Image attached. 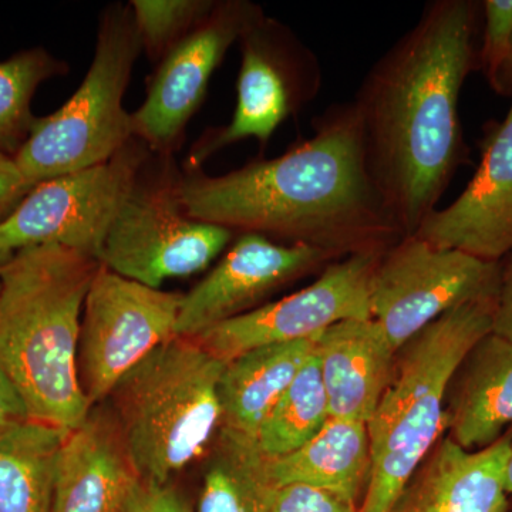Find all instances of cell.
Masks as SVG:
<instances>
[{"instance_id":"52a82bcc","label":"cell","mask_w":512,"mask_h":512,"mask_svg":"<svg viewBox=\"0 0 512 512\" xmlns=\"http://www.w3.org/2000/svg\"><path fill=\"white\" fill-rule=\"evenodd\" d=\"M174 157L151 154L111 225L99 262L124 278L161 289L204 271L237 232L195 220L180 195Z\"/></svg>"},{"instance_id":"2e32d148","label":"cell","mask_w":512,"mask_h":512,"mask_svg":"<svg viewBox=\"0 0 512 512\" xmlns=\"http://www.w3.org/2000/svg\"><path fill=\"white\" fill-rule=\"evenodd\" d=\"M512 437L468 451L443 437L390 512H508L505 464Z\"/></svg>"},{"instance_id":"4fadbf2b","label":"cell","mask_w":512,"mask_h":512,"mask_svg":"<svg viewBox=\"0 0 512 512\" xmlns=\"http://www.w3.org/2000/svg\"><path fill=\"white\" fill-rule=\"evenodd\" d=\"M264 9L249 0H217L200 25L160 60L146 100L131 113V131L156 156L174 157L185 128L228 50Z\"/></svg>"},{"instance_id":"ac0fdd59","label":"cell","mask_w":512,"mask_h":512,"mask_svg":"<svg viewBox=\"0 0 512 512\" xmlns=\"http://www.w3.org/2000/svg\"><path fill=\"white\" fill-rule=\"evenodd\" d=\"M137 481L116 426L92 413L64 443L50 512H124Z\"/></svg>"},{"instance_id":"4316f807","label":"cell","mask_w":512,"mask_h":512,"mask_svg":"<svg viewBox=\"0 0 512 512\" xmlns=\"http://www.w3.org/2000/svg\"><path fill=\"white\" fill-rule=\"evenodd\" d=\"M480 66L488 84L500 94L512 93V0H485Z\"/></svg>"},{"instance_id":"8fae6325","label":"cell","mask_w":512,"mask_h":512,"mask_svg":"<svg viewBox=\"0 0 512 512\" xmlns=\"http://www.w3.org/2000/svg\"><path fill=\"white\" fill-rule=\"evenodd\" d=\"M183 295L150 288L100 264L84 302L79 340L80 384L92 407L174 338Z\"/></svg>"},{"instance_id":"83f0119b","label":"cell","mask_w":512,"mask_h":512,"mask_svg":"<svg viewBox=\"0 0 512 512\" xmlns=\"http://www.w3.org/2000/svg\"><path fill=\"white\" fill-rule=\"evenodd\" d=\"M269 512H359V507L311 485L278 487Z\"/></svg>"},{"instance_id":"d4e9b609","label":"cell","mask_w":512,"mask_h":512,"mask_svg":"<svg viewBox=\"0 0 512 512\" xmlns=\"http://www.w3.org/2000/svg\"><path fill=\"white\" fill-rule=\"evenodd\" d=\"M66 72V63L45 49L25 50L0 62V153L16 157L37 120L32 113L37 87Z\"/></svg>"},{"instance_id":"3957f363","label":"cell","mask_w":512,"mask_h":512,"mask_svg":"<svg viewBox=\"0 0 512 512\" xmlns=\"http://www.w3.org/2000/svg\"><path fill=\"white\" fill-rule=\"evenodd\" d=\"M100 262L60 247L20 249L0 269V367L29 419L79 429L92 404L79 377L87 292Z\"/></svg>"},{"instance_id":"7402d4cb","label":"cell","mask_w":512,"mask_h":512,"mask_svg":"<svg viewBox=\"0 0 512 512\" xmlns=\"http://www.w3.org/2000/svg\"><path fill=\"white\" fill-rule=\"evenodd\" d=\"M69 434L32 419L0 433V512H50Z\"/></svg>"},{"instance_id":"6da1fadb","label":"cell","mask_w":512,"mask_h":512,"mask_svg":"<svg viewBox=\"0 0 512 512\" xmlns=\"http://www.w3.org/2000/svg\"><path fill=\"white\" fill-rule=\"evenodd\" d=\"M313 134L281 156L231 173L181 170L180 195L195 220L338 256L383 254L406 237L377 187L353 101L313 120Z\"/></svg>"},{"instance_id":"44dd1931","label":"cell","mask_w":512,"mask_h":512,"mask_svg":"<svg viewBox=\"0 0 512 512\" xmlns=\"http://www.w3.org/2000/svg\"><path fill=\"white\" fill-rule=\"evenodd\" d=\"M316 338L261 346L225 363L220 379L222 429L258 436L262 421L315 352Z\"/></svg>"},{"instance_id":"1f68e13d","label":"cell","mask_w":512,"mask_h":512,"mask_svg":"<svg viewBox=\"0 0 512 512\" xmlns=\"http://www.w3.org/2000/svg\"><path fill=\"white\" fill-rule=\"evenodd\" d=\"M29 419L22 397L0 367V433Z\"/></svg>"},{"instance_id":"8992f818","label":"cell","mask_w":512,"mask_h":512,"mask_svg":"<svg viewBox=\"0 0 512 512\" xmlns=\"http://www.w3.org/2000/svg\"><path fill=\"white\" fill-rule=\"evenodd\" d=\"M141 52L130 6H107L92 66L79 89L55 113L36 120L16 154L26 180L37 185L104 163L133 140L124 94Z\"/></svg>"},{"instance_id":"7a4b0ae2","label":"cell","mask_w":512,"mask_h":512,"mask_svg":"<svg viewBox=\"0 0 512 512\" xmlns=\"http://www.w3.org/2000/svg\"><path fill=\"white\" fill-rule=\"evenodd\" d=\"M474 29L470 0L430 2L352 100L370 171L404 235L437 210L466 160L458 104L473 69Z\"/></svg>"},{"instance_id":"f1b7e54d","label":"cell","mask_w":512,"mask_h":512,"mask_svg":"<svg viewBox=\"0 0 512 512\" xmlns=\"http://www.w3.org/2000/svg\"><path fill=\"white\" fill-rule=\"evenodd\" d=\"M124 512H191L170 484L138 480Z\"/></svg>"},{"instance_id":"484cf974","label":"cell","mask_w":512,"mask_h":512,"mask_svg":"<svg viewBox=\"0 0 512 512\" xmlns=\"http://www.w3.org/2000/svg\"><path fill=\"white\" fill-rule=\"evenodd\" d=\"M217 0H131L141 46L160 63L178 42L210 15Z\"/></svg>"},{"instance_id":"277c9868","label":"cell","mask_w":512,"mask_h":512,"mask_svg":"<svg viewBox=\"0 0 512 512\" xmlns=\"http://www.w3.org/2000/svg\"><path fill=\"white\" fill-rule=\"evenodd\" d=\"M495 301L447 312L397 350L392 379L367 423L369 481L359 512H390L403 488L443 439L446 396L471 349L493 332Z\"/></svg>"},{"instance_id":"cb8c5ba5","label":"cell","mask_w":512,"mask_h":512,"mask_svg":"<svg viewBox=\"0 0 512 512\" xmlns=\"http://www.w3.org/2000/svg\"><path fill=\"white\" fill-rule=\"evenodd\" d=\"M329 403L315 352L286 387L258 430V446L276 460L303 446L329 420Z\"/></svg>"},{"instance_id":"d6986e66","label":"cell","mask_w":512,"mask_h":512,"mask_svg":"<svg viewBox=\"0 0 512 512\" xmlns=\"http://www.w3.org/2000/svg\"><path fill=\"white\" fill-rule=\"evenodd\" d=\"M453 383L448 436L464 450H481L512 427V342L488 333L471 349Z\"/></svg>"},{"instance_id":"5b68a950","label":"cell","mask_w":512,"mask_h":512,"mask_svg":"<svg viewBox=\"0 0 512 512\" xmlns=\"http://www.w3.org/2000/svg\"><path fill=\"white\" fill-rule=\"evenodd\" d=\"M224 367L194 339L174 336L117 383L114 426L138 480L170 484L208 454L222 424Z\"/></svg>"},{"instance_id":"d6a6232c","label":"cell","mask_w":512,"mask_h":512,"mask_svg":"<svg viewBox=\"0 0 512 512\" xmlns=\"http://www.w3.org/2000/svg\"><path fill=\"white\" fill-rule=\"evenodd\" d=\"M504 481L505 490H507L508 495L512 494V443L510 454H508L507 458V464H505Z\"/></svg>"},{"instance_id":"9c48e42d","label":"cell","mask_w":512,"mask_h":512,"mask_svg":"<svg viewBox=\"0 0 512 512\" xmlns=\"http://www.w3.org/2000/svg\"><path fill=\"white\" fill-rule=\"evenodd\" d=\"M500 282V262L406 235L377 262L370 284L372 319L399 350L458 306L497 301Z\"/></svg>"},{"instance_id":"e575fe53","label":"cell","mask_w":512,"mask_h":512,"mask_svg":"<svg viewBox=\"0 0 512 512\" xmlns=\"http://www.w3.org/2000/svg\"><path fill=\"white\" fill-rule=\"evenodd\" d=\"M511 79H512V63H511Z\"/></svg>"},{"instance_id":"ba28073f","label":"cell","mask_w":512,"mask_h":512,"mask_svg":"<svg viewBox=\"0 0 512 512\" xmlns=\"http://www.w3.org/2000/svg\"><path fill=\"white\" fill-rule=\"evenodd\" d=\"M238 43L241 67L232 119L227 126L202 133L184 168H201L218 151L247 138L266 146L279 126L301 113L322 89L318 57L279 20L264 13Z\"/></svg>"},{"instance_id":"5bb4252c","label":"cell","mask_w":512,"mask_h":512,"mask_svg":"<svg viewBox=\"0 0 512 512\" xmlns=\"http://www.w3.org/2000/svg\"><path fill=\"white\" fill-rule=\"evenodd\" d=\"M336 259L340 258L323 249L242 232L210 274L183 295L175 336L195 338L252 311L271 293L323 271Z\"/></svg>"},{"instance_id":"f546056e","label":"cell","mask_w":512,"mask_h":512,"mask_svg":"<svg viewBox=\"0 0 512 512\" xmlns=\"http://www.w3.org/2000/svg\"><path fill=\"white\" fill-rule=\"evenodd\" d=\"M35 187L26 180L15 158L0 153V224L18 210Z\"/></svg>"},{"instance_id":"7c38bea8","label":"cell","mask_w":512,"mask_h":512,"mask_svg":"<svg viewBox=\"0 0 512 512\" xmlns=\"http://www.w3.org/2000/svg\"><path fill=\"white\" fill-rule=\"evenodd\" d=\"M380 255L355 254L336 259L301 291L259 305L191 339L228 363L261 346L316 338L343 320L372 318L370 284Z\"/></svg>"},{"instance_id":"e0dca14e","label":"cell","mask_w":512,"mask_h":512,"mask_svg":"<svg viewBox=\"0 0 512 512\" xmlns=\"http://www.w3.org/2000/svg\"><path fill=\"white\" fill-rule=\"evenodd\" d=\"M397 350L375 319L335 323L316 336L330 417L369 423L392 379Z\"/></svg>"},{"instance_id":"4dcf8cb0","label":"cell","mask_w":512,"mask_h":512,"mask_svg":"<svg viewBox=\"0 0 512 512\" xmlns=\"http://www.w3.org/2000/svg\"><path fill=\"white\" fill-rule=\"evenodd\" d=\"M501 268L500 289L495 301L493 333L512 342V254Z\"/></svg>"},{"instance_id":"9a60e30c","label":"cell","mask_w":512,"mask_h":512,"mask_svg":"<svg viewBox=\"0 0 512 512\" xmlns=\"http://www.w3.org/2000/svg\"><path fill=\"white\" fill-rule=\"evenodd\" d=\"M414 235L488 262L512 254V104L485 140L470 183L446 208L431 212Z\"/></svg>"},{"instance_id":"30bf717a","label":"cell","mask_w":512,"mask_h":512,"mask_svg":"<svg viewBox=\"0 0 512 512\" xmlns=\"http://www.w3.org/2000/svg\"><path fill=\"white\" fill-rule=\"evenodd\" d=\"M151 154L133 138L104 163L37 184L0 224V252L60 245L99 261L111 225Z\"/></svg>"},{"instance_id":"ffe728a7","label":"cell","mask_w":512,"mask_h":512,"mask_svg":"<svg viewBox=\"0 0 512 512\" xmlns=\"http://www.w3.org/2000/svg\"><path fill=\"white\" fill-rule=\"evenodd\" d=\"M372 456L367 424L329 417L303 446L271 460L275 484L311 485L359 507L369 481Z\"/></svg>"},{"instance_id":"603a6c76","label":"cell","mask_w":512,"mask_h":512,"mask_svg":"<svg viewBox=\"0 0 512 512\" xmlns=\"http://www.w3.org/2000/svg\"><path fill=\"white\" fill-rule=\"evenodd\" d=\"M276 490L258 440L221 427L208 451L197 512H269Z\"/></svg>"},{"instance_id":"836d02e7","label":"cell","mask_w":512,"mask_h":512,"mask_svg":"<svg viewBox=\"0 0 512 512\" xmlns=\"http://www.w3.org/2000/svg\"><path fill=\"white\" fill-rule=\"evenodd\" d=\"M13 254H15V252H13ZM13 254H10V252H0V269L8 264L9 259L12 258Z\"/></svg>"}]
</instances>
